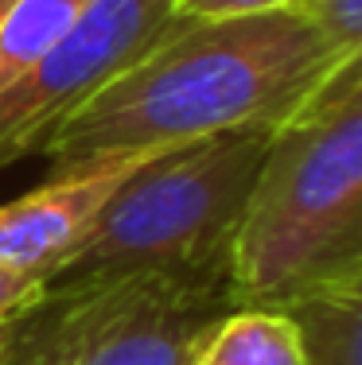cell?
Listing matches in <instances>:
<instances>
[{"instance_id": "obj_2", "label": "cell", "mask_w": 362, "mask_h": 365, "mask_svg": "<svg viewBox=\"0 0 362 365\" xmlns=\"http://www.w3.org/2000/svg\"><path fill=\"white\" fill-rule=\"evenodd\" d=\"M230 280L241 307L261 311L362 288V55L273 128L230 241Z\"/></svg>"}, {"instance_id": "obj_11", "label": "cell", "mask_w": 362, "mask_h": 365, "mask_svg": "<svg viewBox=\"0 0 362 365\" xmlns=\"http://www.w3.org/2000/svg\"><path fill=\"white\" fill-rule=\"evenodd\" d=\"M296 0H171L176 20H241V16L284 12Z\"/></svg>"}, {"instance_id": "obj_7", "label": "cell", "mask_w": 362, "mask_h": 365, "mask_svg": "<svg viewBox=\"0 0 362 365\" xmlns=\"http://www.w3.org/2000/svg\"><path fill=\"white\" fill-rule=\"evenodd\" d=\"M304 365H362V288L308 292L281 303Z\"/></svg>"}, {"instance_id": "obj_4", "label": "cell", "mask_w": 362, "mask_h": 365, "mask_svg": "<svg viewBox=\"0 0 362 365\" xmlns=\"http://www.w3.org/2000/svg\"><path fill=\"white\" fill-rule=\"evenodd\" d=\"M238 307L230 260L47 284L0 330V365H195Z\"/></svg>"}, {"instance_id": "obj_10", "label": "cell", "mask_w": 362, "mask_h": 365, "mask_svg": "<svg viewBox=\"0 0 362 365\" xmlns=\"http://www.w3.org/2000/svg\"><path fill=\"white\" fill-rule=\"evenodd\" d=\"M300 16L343 55H362V0H296Z\"/></svg>"}, {"instance_id": "obj_13", "label": "cell", "mask_w": 362, "mask_h": 365, "mask_svg": "<svg viewBox=\"0 0 362 365\" xmlns=\"http://www.w3.org/2000/svg\"><path fill=\"white\" fill-rule=\"evenodd\" d=\"M8 4H12V0H0V20H4V12H8Z\"/></svg>"}, {"instance_id": "obj_12", "label": "cell", "mask_w": 362, "mask_h": 365, "mask_svg": "<svg viewBox=\"0 0 362 365\" xmlns=\"http://www.w3.org/2000/svg\"><path fill=\"white\" fill-rule=\"evenodd\" d=\"M47 280L31 272H16V268H0V330L12 323L20 311H28L31 303L43 295Z\"/></svg>"}, {"instance_id": "obj_5", "label": "cell", "mask_w": 362, "mask_h": 365, "mask_svg": "<svg viewBox=\"0 0 362 365\" xmlns=\"http://www.w3.org/2000/svg\"><path fill=\"white\" fill-rule=\"evenodd\" d=\"M171 0H94L55 47L0 90V171L43 152L47 136L156 43Z\"/></svg>"}, {"instance_id": "obj_9", "label": "cell", "mask_w": 362, "mask_h": 365, "mask_svg": "<svg viewBox=\"0 0 362 365\" xmlns=\"http://www.w3.org/2000/svg\"><path fill=\"white\" fill-rule=\"evenodd\" d=\"M94 0H12L0 20V90L71 31Z\"/></svg>"}, {"instance_id": "obj_1", "label": "cell", "mask_w": 362, "mask_h": 365, "mask_svg": "<svg viewBox=\"0 0 362 365\" xmlns=\"http://www.w3.org/2000/svg\"><path fill=\"white\" fill-rule=\"evenodd\" d=\"M347 58L296 8L241 20H171L141 58L43 144L51 175L109 155L164 152L238 128H281Z\"/></svg>"}, {"instance_id": "obj_8", "label": "cell", "mask_w": 362, "mask_h": 365, "mask_svg": "<svg viewBox=\"0 0 362 365\" xmlns=\"http://www.w3.org/2000/svg\"><path fill=\"white\" fill-rule=\"evenodd\" d=\"M195 365H304L292 323L281 311L238 307L226 315Z\"/></svg>"}, {"instance_id": "obj_6", "label": "cell", "mask_w": 362, "mask_h": 365, "mask_svg": "<svg viewBox=\"0 0 362 365\" xmlns=\"http://www.w3.org/2000/svg\"><path fill=\"white\" fill-rule=\"evenodd\" d=\"M156 152L109 155L63 175H47L36 190L0 202V268L31 272L47 280L82 237L94 230L114 190Z\"/></svg>"}, {"instance_id": "obj_3", "label": "cell", "mask_w": 362, "mask_h": 365, "mask_svg": "<svg viewBox=\"0 0 362 365\" xmlns=\"http://www.w3.org/2000/svg\"><path fill=\"white\" fill-rule=\"evenodd\" d=\"M269 140L273 128H238L149 155L47 284L230 260V241Z\"/></svg>"}]
</instances>
